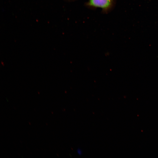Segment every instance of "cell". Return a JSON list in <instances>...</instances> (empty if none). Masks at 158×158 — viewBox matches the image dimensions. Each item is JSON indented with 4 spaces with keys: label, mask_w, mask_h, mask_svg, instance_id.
<instances>
[{
    "label": "cell",
    "mask_w": 158,
    "mask_h": 158,
    "mask_svg": "<svg viewBox=\"0 0 158 158\" xmlns=\"http://www.w3.org/2000/svg\"><path fill=\"white\" fill-rule=\"evenodd\" d=\"M78 153L79 154H80L81 153V151H80V150H78Z\"/></svg>",
    "instance_id": "7a4b0ae2"
},
{
    "label": "cell",
    "mask_w": 158,
    "mask_h": 158,
    "mask_svg": "<svg viewBox=\"0 0 158 158\" xmlns=\"http://www.w3.org/2000/svg\"><path fill=\"white\" fill-rule=\"evenodd\" d=\"M113 0H89L87 5L90 6L107 9L112 6Z\"/></svg>",
    "instance_id": "6da1fadb"
}]
</instances>
